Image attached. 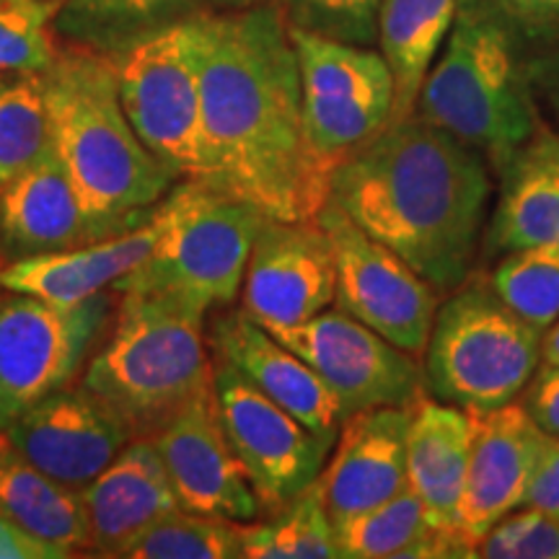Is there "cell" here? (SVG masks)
Wrapping results in <instances>:
<instances>
[{
    "instance_id": "cell-32",
    "label": "cell",
    "mask_w": 559,
    "mask_h": 559,
    "mask_svg": "<svg viewBox=\"0 0 559 559\" xmlns=\"http://www.w3.org/2000/svg\"><path fill=\"white\" fill-rule=\"evenodd\" d=\"M487 277L510 309L536 330L547 332L559 319V243L508 251Z\"/></svg>"
},
{
    "instance_id": "cell-23",
    "label": "cell",
    "mask_w": 559,
    "mask_h": 559,
    "mask_svg": "<svg viewBox=\"0 0 559 559\" xmlns=\"http://www.w3.org/2000/svg\"><path fill=\"white\" fill-rule=\"evenodd\" d=\"M477 415L425 394L407 432V481L436 528L459 534V508L469 474ZM472 549V547H469ZM474 557V555H472Z\"/></svg>"
},
{
    "instance_id": "cell-8",
    "label": "cell",
    "mask_w": 559,
    "mask_h": 559,
    "mask_svg": "<svg viewBox=\"0 0 559 559\" xmlns=\"http://www.w3.org/2000/svg\"><path fill=\"white\" fill-rule=\"evenodd\" d=\"M213 11L111 58L132 130L177 179H200L205 171L200 70Z\"/></svg>"
},
{
    "instance_id": "cell-41",
    "label": "cell",
    "mask_w": 559,
    "mask_h": 559,
    "mask_svg": "<svg viewBox=\"0 0 559 559\" xmlns=\"http://www.w3.org/2000/svg\"><path fill=\"white\" fill-rule=\"evenodd\" d=\"M260 3H267V0H210V5H213L215 11H241Z\"/></svg>"
},
{
    "instance_id": "cell-31",
    "label": "cell",
    "mask_w": 559,
    "mask_h": 559,
    "mask_svg": "<svg viewBox=\"0 0 559 559\" xmlns=\"http://www.w3.org/2000/svg\"><path fill=\"white\" fill-rule=\"evenodd\" d=\"M47 143L45 70L0 73V185L39 158Z\"/></svg>"
},
{
    "instance_id": "cell-18",
    "label": "cell",
    "mask_w": 559,
    "mask_h": 559,
    "mask_svg": "<svg viewBox=\"0 0 559 559\" xmlns=\"http://www.w3.org/2000/svg\"><path fill=\"white\" fill-rule=\"evenodd\" d=\"M91 218L50 143L16 177L0 185V264L111 239Z\"/></svg>"
},
{
    "instance_id": "cell-24",
    "label": "cell",
    "mask_w": 559,
    "mask_h": 559,
    "mask_svg": "<svg viewBox=\"0 0 559 559\" xmlns=\"http://www.w3.org/2000/svg\"><path fill=\"white\" fill-rule=\"evenodd\" d=\"M485 243L489 254L559 243V164L539 132L502 166Z\"/></svg>"
},
{
    "instance_id": "cell-11",
    "label": "cell",
    "mask_w": 559,
    "mask_h": 559,
    "mask_svg": "<svg viewBox=\"0 0 559 559\" xmlns=\"http://www.w3.org/2000/svg\"><path fill=\"white\" fill-rule=\"evenodd\" d=\"M267 332L309 362L345 417L373 407H415L428 394L417 355L391 345L337 306L304 324L270 326Z\"/></svg>"
},
{
    "instance_id": "cell-2",
    "label": "cell",
    "mask_w": 559,
    "mask_h": 559,
    "mask_svg": "<svg viewBox=\"0 0 559 559\" xmlns=\"http://www.w3.org/2000/svg\"><path fill=\"white\" fill-rule=\"evenodd\" d=\"M492 174L477 148L409 115L334 166L330 202L443 298L474 272Z\"/></svg>"
},
{
    "instance_id": "cell-25",
    "label": "cell",
    "mask_w": 559,
    "mask_h": 559,
    "mask_svg": "<svg viewBox=\"0 0 559 559\" xmlns=\"http://www.w3.org/2000/svg\"><path fill=\"white\" fill-rule=\"evenodd\" d=\"M0 513L26 534L66 549L70 557L86 555L91 528L79 489H70L32 464L0 430Z\"/></svg>"
},
{
    "instance_id": "cell-3",
    "label": "cell",
    "mask_w": 559,
    "mask_h": 559,
    "mask_svg": "<svg viewBox=\"0 0 559 559\" xmlns=\"http://www.w3.org/2000/svg\"><path fill=\"white\" fill-rule=\"evenodd\" d=\"M45 88L50 145L83 207L115 234L135 228L179 179L132 130L115 60L60 45L45 70Z\"/></svg>"
},
{
    "instance_id": "cell-9",
    "label": "cell",
    "mask_w": 559,
    "mask_h": 559,
    "mask_svg": "<svg viewBox=\"0 0 559 559\" xmlns=\"http://www.w3.org/2000/svg\"><path fill=\"white\" fill-rule=\"evenodd\" d=\"M117 298L107 290L68 306L0 288V430L81 379L115 317Z\"/></svg>"
},
{
    "instance_id": "cell-28",
    "label": "cell",
    "mask_w": 559,
    "mask_h": 559,
    "mask_svg": "<svg viewBox=\"0 0 559 559\" xmlns=\"http://www.w3.org/2000/svg\"><path fill=\"white\" fill-rule=\"evenodd\" d=\"M459 0H386L379 16V52L394 79L391 122L415 115L425 75L443 50Z\"/></svg>"
},
{
    "instance_id": "cell-12",
    "label": "cell",
    "mask_w": 559,
    "mask_h": 559,
    "mask_svg": "<svg viewBox=\"0 0 559 559\" xmlns=\"http://www.w3.org/2000/svg\"><path fill=\"white\" fill-rule=\"evenodd\" d=\"M319 223L332 239L337 264L334 306L419 358L428 347L440 293L400 254L370 239L334 202L326 200Z\"/></svg>"
},
{
    "instance_id": "cell-4",
    "label": "cell",
    "mask_w": 559,
    "mask_h": 559,
    "mask_svg": "<svg viewBox=\"0 0 559 559\" xmlns=\"http://www.w3.org/2000/svg\"><path fill=\"white\" fill-rule=\"evenodd\" d=\"M117 309L81 383L120 415L135 438H153L213 383L205 313L153 293H117Z\"/></svg>"
},
{
    "instance_id": "cell-10",
    "label": "cell",
    "mask_w": 559,
    "mask_h": 559,
    "mask_svg": "<svg viewBox=\"0 0 559 559\" xmlns=\"http://www.w3.org/2000/svg\"><path fill=\"white\" fill-rule=\"evenodd\" d=\"M296 45L304 128L313 156L334 169L391 122L394 79L373 47L290 26Z\"/></svg>"
},
{
    "instance_id": "cell-19",
    "label": "cell",
    "mask_w": 559,
    "mask_h": 559,
    "mask_svg": "<svg viewBox=\"0 0 559 559\" xmlns=\"http://www.w3.org/2000/svg\"><path fill=\"white\" fill-rule=\"evenodd\" d=\"M547 440V432L515 402L477 415L469 474L456 521L459 536L469 544L472 555L495 523L523 506L531 472Z\"/></svg>"
},
{
    "instance_id": "cell-29",
    "label": "cell",
    "mask_w": 559,
    "mask_h": 559,
    "mask_svg": "<svg viewBox=\"0 0 559 559\" xmlns=\"http://www.w3.org/2000/svg\"><path fill=\"white\" fill-rule=\"evenodd\" d=\"M243 559H340L321 477L264 521L243 523Z\"/></svg>"
},
{
    "instance_id": "cell-1",
    "label": "cell",
    "mask_w": 559,
    "mask_h": 559,
    "mask_svg": "<svg viewBox=\"0 0 559 559\" xmlns=\"http://www.w3.org/2000/svg\"><path fill=\"white\" fill-rule=\"evenodd\" d=\"M200 96V181L264 218H317L330 200L332 171L306 138L296 45L280 0L210 13Z\"/></svg>"
},
{
    "instance_id": "cell-38",
    "label": "cell",
    "mask_w": 559,
    "mask_h": 559,
    "mask_svg": "<svg viewBox=\"0 0 559 559\" xmlns=\"http://www.w3.org/2000/svg\"><path fill=\"white\" fill-rule=\"evenodd\" d=\"M526 75L539 115L559 132V39L547 47L526 52Z\"/></svg>"
},
{
    "instance_id": "cell-21",
    "label": "cell",
    "mask_w": 559,
    "mask_h": 559,
    "mask_svg": "<svg viewBox=\"0 0 559 559\" xmlns=\"http://www.w3.org/2000/svg\"><path fill=\"white\" fill-rule=\"evenodd\" d=\"M166 223H169V202L164 198L143 223L111 239L0 264V288L68 306L115 290L122 277L148 260L166 230Z\"/></svg>"
},
{
    "instance_id": "cell-5",
    "label": "cell",
    "mask_w": 559,
    "mask_h": 559,
    "mask_svg": "<svg viewBox=\"0 0 559 559\" xmlns=\"http://www.w3.org/2000/svg\"><path fill=\"white\" fill-rule=\"evenodd\" d=\"M415 115L477 148L495 174L542 130L526 55L472 0H459L456 21L425 75Z\"/></svg>"
},
{
    "instance_id": "cell-34",
    "label": "cell",
    "mask_w": 559,
    "mask_h": 559,
    "mask_svg": "<svg viewBox=\"0 0 559 559\" xmlns=\"http://www.w3.org/2000/svg\"><path fill=\"white\" fill-rule=\"evenodd\" d=\"M290 26L321 37L373 47L386 0H280Z\"/></svg>"
},
{
    "instance_id": "cell-20",
    "label": "cell",
    "mask_w": 559,
    "mask_h": 559,
    "mask_svg": "<svg viewBox=\"0 0 559 559\" xmlns=\"http://www.w3.org/2000/svg\"><path fill=\"white\" fill-rule=\"evenodd\" d=\"M415 407H373L342 419L324 481L332 523L362 513L409 487L407 432Z\"/></svg>"
},
{
    "instance_id": "cell-17",
    "label": "cell",
    "mask_w": 559,
    "mask_h": 559,
    "mask_svg": "<svg viewBox=\"0 0 559 559\" xmlns=\"http://www.w3.org/2000/svg\"><path fill=\"white\" fill-rule=\"evenodd\" d=\"M207 347L213 358L230 362L243 379L298 417L321 443L332 449L345 415L332 391L298 353L272 337L247 311L230 306L213 313Z\"/></svg>"
},
{
    "instance_id": "cell-30",
    "label": "cell",
    "mask_w": 559,
    "mask_h": 559,
    "mask_svg": "<svg viewBox=\"0 0 559 559\" xmlns=\"http://www.w3.org/2000/svg\"><path fill=\"white\" fill-rule=\"evenodd\" d=\"M117 559H243V523L174 510L140 528Z\"/></svg>"
},
{
    "instance_id": "cell-6",
    "label": "cell",
    "mask_w": 559,
    "mask_h": 559,
    "mask_svg": "<svg viewBox=\"0 0 559 559\" xmlns=\"http://www.w3.org/2000/svg\"><path fill=\"white\" fill-rule=\"evenodd\" d=\"M438 306L423 353L425 391L472 415L515 402L542 362L544 332L472 272Z\"/></svg>"
},
{
    "instance_id": "cell-36",
    "label": "cell",
    "mask_w": 559,
    "mask_h": 559,
    "mask_svg": "<svg viewBox=\"0 0 559 559\" xmlns=\"http://www.w3.org/2000/svg\"><path fill=\"white\" fill-rule=\"evenodd\" d=\"M506 29L523 55L559 39V0H472Z\"/></svg>"
},
{
    "instance_id": "cell-26",
    "label": "cell",
    "mask_w": 559,
    "mask_h": 559,
    "mask_svg": "<svg viewBox=\"0 0 559 559\" xmlns=\"http://www.w3.org/2000/svg\"><path fill=\"white\" fill-rule=\"evenodd\" d=\"M340 559H472L469 544L459 534L430 523L415 489L334 521Z\"/></svg>"
},
{
    "instance_id": "cell-40",
    "label": "cell",
    "mask_w": 559,
    "mask_h": 559,
    "mask_svg": "<svg viewBox=\"0 0 559 559\" xmlns=\"http://www.w3.org/2000/svg\"><path fill=\"white\" fill-rule=\"evenodd\" d=\"M542 360L544 362H555V366H559V319L549 326L547 332H544Z\"/></svg>"
},
{
    "instance_id": "cell-15",
    "label": "cell",
    "mask_w": 559,
    "mask_h": 559,
    "mask_svg": "<svg viewBox=\"0 0 559 559\" xmlns=\"http://www.w3.org/2000/svg\"><path fill=\"white\" fill-rule=\"evenodd\" d=\"M3 432L37 469L79 492L135 440L128 423L81 381L32 404Z\"/></svg>"
},
{
    "instance_id": "cell-13",
    "label": "cell",
    "mask_w": 559,
    "mask_h": 559,
    "mask_svg": "<svg viewBox=\"0 0 559 559\" xmlns=\"http://www.w3.org/2000/svg\"><path fill=\"white\" fill-rule=\"evenodd\" d=\"M213 394L230 449L264 513L283 508L321 477L330 445L221 358H213Z\"/></svg>"
},
{
    "instance_id": "cell-7",
    "label": "cell",
    "mask_w": 559,
    "mask_h": 559,
    "mask_svg": "<svg viewBox=\"0 0 559 559\" xmlns=\"http://www.w3.org/2000/svg\"><path fill=\"white\" fill-rule=\"evenodd\" d=\"M166 202V230L148 260L122 277L115 293L166 296L205 317L234 306L264 215L200 179H179Z\"/></svg>"
},
{
    "instance_id": "cell-42",
    "label": "cell",
    "mask_w": 559,
    "mask_h": 559,
    "mask_svg": "<svg viewBox=\"0 0 559 559\" xmlns=\"http://www.w3.org/2000/svg\"><path fill=\"white\" fill-rule=\"evenodd\" d=\"M539 138H542L544 148H547L549 156L555 158L557 164H559V132H555V130H547V128H542V130H539Z\"/></svg>"
},
{
    "instance_id": "cell-27",
    "label": "cell",
    "mask_w": 559,
    "mask_h": 559,
    "mask_svg": "<svg viewBox=\"0 0 559 559\" xmlns=\"http://www.w3.org/2000/svg\"><path fill=\"white\" fill-rule=\"evenodd\" d=\"M205 11L210 0H60L52 26L60 45L117 58Z\"/></svg>"
},
{
    "instance_id": "cell-37",
    "label": "cell",
    "mask_w": 559,
    "mask_h": 559,
    "mask_svg": "<svg viewBox=\"0 0 559 559\" xmlns=\"http://www.w3.org/2000/svg\"><path fill=\"white\" fill-rule=\"evenodd\" d=\"M521 407L539 425V430L559 438V366L539 362L526 389L521 391Z\"/></svg>"
},
{
    "instance_id": "cell-35",
    "label": "cell",
    "mask_w": 559,
    "mask_h": 559,
    "mask_svg": "<svg viewBox=\"0 0 559 559\" xmlns=\"http://www.w3.org/2000/svg\"><path fill=\"white\" fill-rule=\"evenodd\" d=\"M479 559H559V519L536 508H515L477 542Z\"/></svg>"
},
{
    "instance_id": "cell-16",
    "label": "cell",
    "mask_w": 559,
    "mask_h": 559,
    "mask_svg": "<svg viewBox=\"0 0 559 559\" xmlns=\"http://www.w3.org/2000/svg\"><path fill=\"white\" fill-rule=\"evenodd\" d=\"M153 443L181 510L236 523L262 519V502L221 425L213 383L179 409Z\"/></svg>"
},
{
    "instance_id": "cell-22",
    "label": "cell",
    "mask_w": 559,
    "mask_h": 559,
    "mask_svg": "<svg viewBox=\"0 0 559 559\" xmlns=\"http://www.w3.org/2000/svg\"><path fill=\"white\" fill-rule=\"evenodd\" d=\"M91 544L86 557H115L120 544L179 510L171 479L153 438H135L94 481L81 489Z\"/></svg>"
},
{
    "instance_id": "cell-39",
    "label": "cell",
    "mask_w": 559,
    "mask_h": 559,
    "mask_svg": "<svg viewBox=\"0 0 559 559\" xmlns=\"http://www.w3.org/2000/svg\"><path fill=\"white\" fill-rule=\"evenodd\" d=\"M523 508H536L559 519V438L547 440L534 472H531Z\"/></svg>"
},
{
    "instance_id": "cell-14",
    "label": "cell",
    "mask_w": 559,
    "mask_h": 559,
    "mask_svg": "<svg viewBox=\"0 0 559 559\" xmlns=\"http://www.w3.org/2000/svg\"><path fill=\"white\" fill-rule=\"evenodd\" d=\"M337 264L319 215L311 221L264 218L251 247L241 309L262 326L304 324L334 306Z\"/></svg>"
},
{
    "instance_id": "cell-33",
    "label": "cell",
    "mask_w": 559,
    "mask_h": 559,
    "mask_svg": "<svg viewBox=\"0 0 559 559\" xmlns=\"http://www.w3.org/2000/svg\"><path fill=\"white\" fill-rule=\"evenodd\" d=\"M60 0H0V73L47 70L60 50Z\"/></svg>"
}]
</instances>
